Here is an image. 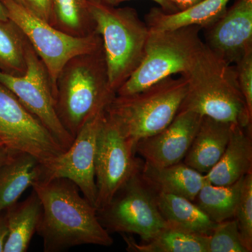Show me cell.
Here are the masks:
<instances>
[{"label":"cell","instance_id":"obj_1","mask_svg":"<svg viewBox=\"0 0 252 252\" xmlns=\"http://www.w3.org/2000/svg\"><path fill=\"white\" fill-rule=\"evenodd\" d=\"M32 187L42 205L36 233L43 239L44 252H62L83 245H112L110 233L97 217V208L81 196L72 181H35Z\"/></svg>","mask_w":252,"mask_h":252},{"label":"cell","instance_id":"obj_2","mask_svg":"<svg viewBox=\"0 0 252 252\" xmlns=\"http://www.w3.org/2000/svg\"><path fill=\"white\" fill-rule=\"evenodd\" d=\"M183 77L187 91L179 112L190 111L252 130V117L239 87L234 66L204 44Z\"/></svg>","mask_w":252,"mask_h":252},{"label":"cell","instance_id":"obj_3","mask_svg":"<svg viewBox=\"0 0 252 252\" xmlns=\"http://www.w3.org/2000/svg\"><path fill=\"white\" fill-rule=\"evenodd\" d=\"M107 76L103 48L69 60L56 81L55 107L61 124L75 137L89 118L116 96Z\"/></svg>","mask_w":252,"mask_h":252},{"label":"cell","instance_id":"obj_4","mask_svg":"<svg viewBox=\"0 0 252 252\" xmlns=\"http://www.w3.org/2000/svg\"><path fill=\"white\" fill-rule=\"evenodd\" d=\"M187 91L185 77H168L128 95H117L106 108L124 136L134 146L163 130L180 110Z\"/></svg>","mask_w":252,"mask_h":252},{"label":"cell","instance_id":"obj_5","mask_svg":"<svg viewBox=\"0 0 252 252\" xmlns=\"http://www.w3.org/2000/svg\"><path fill=\"white\" fill-rule=\"evenodd\" d=\"M89 9L102 39L109 86L117 94L142 61L149 28L132 8H116L90 0Z\"/></svg>","mask_w":252,"mask_h":252},{"label":"cell","instance_id":"obj_6","mask_svg":"<svg viewBox=\"0 0 252 252\" xmlns=\"http://www.w3.org/2000/svg\"><path fill=\"white\" fill-rule=\"evenodd\" d=\"M201 29L199 26L171 31L149 29L142 61L118 89L117 95L136 94L174 74L185 75L205 44L200 36Z\"/></svg>","mask_w":252,"mask_h":252},{"label":"cell","instance_id":"obj_7","mask_svg":"<svg viewBox=\"0 0 252 252\" xmlns=\"http://www.w3.org/2000/svg\"><path fill=\"white\" fill-rule=\"evenodd\" d=\"M8 18L22 31L49 73L54 97L56 81L66 63L81 54H91L102 48L97 33L78 37L56 29L15 0H1Z\"/></svg>","mask_w":252,"mask_h":252},{"label":"cell","instance_id":"obj_8","mask_svg":"<svg viewBox=\"0 0 252 252\" xmlns=\"http://www.w3.org/2000/svg\"><path fill=\"white\" fill-rule=\"evenodd\" d=\"M140 172L119 189L107 206L97 210V215L109 233L135 234L147 242L167 223L159 211L155 193Z\"/></svg>","mask_w":252,"mask_h":252},{"label":"cell","instance_id":"obj_9","mask_svg":"<svg viewBox=\"0 0 252 252\" xmlns=\"http://www.w3.org/2000/svg\"><path fill=\"white\" fill-rule=\"evenodd\" d=\"M26 58L27 68L24 74L11 75L0 70V84L16 95L66 151L72 144L74 137L58 117L49 73L28 41Z\"/></svg>","mask_w":252,"mask_h":252},{"label":"cell","instance_id":"obj_10","mask_svg":"<svg viewBox=\"0 0 252 252\" xmlns=\"http://www.w3.org/2000/svg\"><path fill=\"white\" fill-rule=\"evenodd\" d=\"M135 155L134 144L105 112L94 157L97 210L107 206L119 189L140 171L142 163Z\"/></svg>","mask_w":252,"mask_h":252},{"label":"cell","instance_id":"obj_11","mask_svg":"<svg viewBox=\"0 0 252 252\" xmlns=\"http://www.w3.org/2000/svg\"><path fill=\"white\" fill-rule=\"evenodd\" d=\"M0 141L46 165L65 152L44 125L0 84Z\"/></svg>","mask_w":252,"mask_h":252},{"label":"cell","instance_id":"obj_12","mask_svg":"<svg viewBox=\"0 0 252 252\" xmlns=\"http://www.w3.org/2000/svg\"><path fill=\"white\" fill-rule=\"evenodd\" d=\"M106 109H101L89 118L64 153L46 165L40 163L36 181L68 179L77 186L84 198L96 207L94 157L97 136Z\"/></svg>","mask_w":252,"mask_h":252},{"label":"cell","instance_id":"obj_13","mask_svg":"<svg viewBox=\"0 0 252 252\" xmlns=\"http://www.w3.org/2000/svg\"><path fill=\"white\" fill-rule=\"evenodd\" d=\"M202 117L190 111L177 113L163 130L136 143L135 154L151 166L162 167L182 162L196 135Z\"/></svg>","mask_w":252,"mask_h":252},{"label":"cell","instance_id":"obj_14","mask_svg":"<svg viewBox=\"0 0 252 252\" xmlns=\"http://www.w3.org/2000/svg\"><path fill=\"white\" fill-rule=\"evenodd\" d=\"M205 30V45L225 62L236 63L252 51V0H237Z\"/></svg>","mask_w":252,"mask_h":252},{"label":"cell","instance_id":"obj_15","mask_svg":"<svg viewBox=\"0 0 252 252\" xmlns=\"http://www.w3.org/2000/svg\"><path fill=\"white\" fill-rule=\"evenodd\" d=\"M234 126L203 117L184 162L200 173L206 175L224 153Z\"/></svg>","mask_w":252,"mask_h":252},{"label":"cell","instance_id":"obj_16","mask_svg":"<svg viewBox=\"0 0 252 252\" xmlns=\"http://www.w3.org/2000/svg\"><path fill=\"white\" fill-rule=\"evenodd\" d=\"M252 172V130L235 126L224 153L205 175V180L213 185L228 186Z\"/></svg>","mask_w":252,"mask_h":252},{"label":"cell","instance_id":"obj_17","mask_svg":"<svg viewBox=\"0 0 252 252\" xmlns=\"http://www.w3.org/2000/svg\"><path fill=\"white\" fill-rule=\"evenodd\" d=\"M140 172L154 191L179 195L192 201L206 183L205 175L182 162L162 167L151 166L144 162Z\"/></svg>","mask_w":252,"mask_h":252},{"label":"cell","instance_id":"obj_18","mask_svg":"<svg viewBox=\"0 0 252 252\" xmlns=\"http://www.w3.org/2000/svg\"><path fill=\"white\" fill-rule=\"evenodd\" d=\"M230 0H203L188 9L167 13L154 8L146 16V24L152 31H171L188 26L210 27L227 10Z\"/></svg>","mask_w":252,"mask_h":252},{"label":"cell","instance_id":"obj_19","mask_svg":"<svg viewBox=\"0 0 252 252\" xmlns=\"http://www.w3.org/2000/svg\"><path fill=\"white\" fill-rule=\"evenodd\" d=\"M40 163L34 156L17 152L0 166V212L17 203L38 180Z\"/></svg>","mask_w":252,"mask_h":252},{"label":"cell","instance_id":"obj_20","mask_svg":"<svg viewBox=\"0 0 252 252\" xmlns=\"http://www.w3.org/2000/svg\"><path fill=\"white\" fill-rule=\"evenodd\" d=\"M9 235L4 252L28 251L40 221L42 205L35 191L24 201L16 203L6 210Z\"/></svg>","mask_w":252,"mask_h":252},{"label":"cell","instance_id":"obj_21","mask_svg":"<svg viewBox=\"0 0 252 252\" xmlns=\"http://www.w3.org/2000/svg\"><path fill=\"white\" fill-rule=\"evenodd\" d=\"M154 193L159 211L167 224L207 235L217 226L218 223L213 221L192 200L172 194Z\"/></svg>","mask_w":252,"mask_h":252},{"label":"cell","instance_id":"obj_22","mask_svg":"<svg viewBox=\"0 0 252 252\" xmlns=\"http://www.w3.org/2000/svg\"><path fill=\"white\" fill-rule=\"evenodd\" d=\"M131 252H208L210 235L199 234L167 224L153 238L137 243L130 236L122 234Z\"/></svg>","mask_w":252,"mask_h":252},{"label":"cell","instance_id":"obj_23","mask_svg":"<svg viewBox=\"0 0 252 252\" xmlns=\"http://www.w3.org/2000/svg\"><path fill=\"white\" fill-rule=\"evenodd\" d=\"M89 2L90 0H52L50 24L78 37L95 33Z\"/></svg>","mask_w":252,"mask_h":252},{"label":"cell","instance_id":"obj_24","mask_svg":"<svg viewBox=\"0 0 252 252\" xmlns=\"http://www.w3.org/2000/svg\"><path fill=\"white\" fill-rule=\"evenodd\" d=\"M244 177L228 186L206 182L193 202L216 223L233 219L240 200Z\"/></svg>","mask_w":252,"mask_h":252},{"label":"cell","instance_id":"obj_25","mask_svg":"<svg viewBox=\"0 0 252 252\" xmlns=\"http://www.w3.org/2000/svg\"><path fill=\"white\" fill-rule=\"evenodd\" d=\"M27 39L10 20H0V70L11 75L26 72V45Z\"/></svg>","mask_w":252,"mask_h":252},{"label":"cell","instance_id":"obj_26","mask_svg":"<svg viewBox=\"0 0 252 252\" xmlns=\"http://www.w3.org/2000/svg\"><path fill=\"white\" fill-rule=\"evenodd\" d=\"M208 252H249L235 219L217 223L209 238Z\"/></svg>","mask_w":252,"mask_h":252},{"label":"cell","instance_id":"obj_27","mask_svg":"<svg viewBox=\"0 0 252 252\" xmlns=\"http://www.w3.org/2000/svg\"><path fill=\"white\" fill-rule=\"evenodd\" d=\"M235 219L239 231L249 252L252 251V172L245 175Z\"/></svg>","mask_w":252,"mask_h":252},{"label":"cell","instance_id":"obj_28","mask_svg":"<svg viewBox=\"0 0 252 252\" xmlns=\"http://www.w3.org/2000/svg\"><path fill=\"white\" fill-rule=\"evenodd\" d=\"M239 87L252 117V51L235 63Z\"/></svg>","mask_w":252,"mask_h":252},{"label":"cell","instance_id":"obj_29","mask_svg":"<svg viewBox=\"0 0 252 252\" xmlns=\"http://www.w3.org/2000/svg\"><path fill=\"white\" fill-rule=\"evenodd\" d=\"M23 6L37 17L49 23L52 0H23Z\"/></svg>","mask_w":252,"mask_h":252},{"label":"cell","instance_id":"obj_30","mask_svg":"<svg viewBox=\"0 0 252 252\" xmlns=\"http://www.w3.org/2000/svg\"><path fill=\"white\" fill-rule=\"evenodd\" d=\"M94 1H97V2L102 3V4L109 5V6H116L124 1H128V0H94ZM157 3L160 7L162 8V11L167 13H174L178 11L177 8L171 4L170 1L167 0H152Z\"/></svg>","mask_w":252,"mask_h":252},{"label":"cell","instance_id":"obj_31","mask_svg":"<svg viewBox=\"0 0 252 252\" xmlns=\"http://www.w3.org/2000/svg\"><path fill=\"white\" fill-rule=\"evenodd\" d=\"M9 235L7 217L6 210L0 212V252H4L5 244Z\"/></svg>","mask_w":252,"mask_h":252},{"label":"cell","instance_id":"obj_32","mask_svg":"<svg viewBox=\"0 0 252 252\" xmlns=\"http://www.w3.org/2000/svg\"><path fill=\"white\" fill-rule=\"evenodd\" d=\"M167 1L173 4L179 11L188 9L203 0H167Z\"/></svg>","mask_w":252,"mask_h":252},{"label":"cell","instance_id":"obj_33","mask_svg":"<svg viewBox=\"0 0 252 252\" xmlns=\"http://www.w3.org/2000/svg\"><path fill=\"white\" fill-rule=\"evenodd\" d=\"M17 151L12 150L6 146L0 145V166L8 161Z\"/></svg>","mask_w":252,"mask_h":252},{"label":"cell","instance_id":"obj_34","mask_svg":"<svg viewBox=\"0 0 252 252\" xmlns=\"http://www.w3.org/2000/svg\"><path fill=\"white\" fill-rule=\"evenodd\" d=\"M0 20L1 21H7V20H9L7 14H6V9H5L4 5H3L1 0H0Z\"/></svg>","mask_w":252,"mask_h":252},{"label":"cell","instance_id":"obj_35","mask_svg":"<svg viewBox=\"0 0 252 252\" xmlns=\"http://www.w3.org/2000/svg\"><path fill=\"white\" fill-rule=\"evenodd\" d=\"M15 1H17L19 4L23 5V0H15Z\"/></svg>","mask_w":252,"mask_h":252},{"label":"cell","instance_id":"obj_36","mask_svg":"<svg viewBox=\"0 0 252 252\" xmlns=\"http://www.w3.org/2000/svg\"><path fill=\"white\" fill-rule=\"evenodd\" d=\"M0 145H3L2 142L0 141Z\"/></svg>","mask_w":252,"mask_h":252}]
</instances>
